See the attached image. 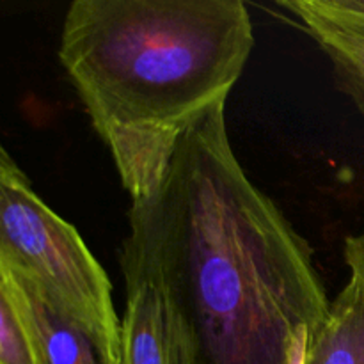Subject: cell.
<instances>
[{
	"label": "cell",
	"instance_id": "obj_1",
	"mask_svg": "<svg viewBox=\"0 0 364 364\" xmlns=\"http://www.w3.org/2000/svg\"><path fill=\"white\" fill-rule=\"evenodd\" d=\"M226 103L188 127L144 199L167 284L196 364H309L331 301L311 245L235 155Z\"/></svg>",
	"mask_w": 364,
	"mask_h": 364
},
{
	"label": "cell",
	"instance_id": "obj_6",
	"mask_svg": "<svg viewBox=\"0 0 364 364\" xmlns=\"http://www.w3.org/2000/svg\"><path fill=\"white\" fill-rule=\"evenodd\" d=\"M279 6L301 21L302 31L326 53L336 87L352 100L364 119V34L326 23L297 9L290 0H283Z\"/></svg>",
	"mask_w": 364,
	"mask_h": 364
},
{
	"label": "cell",
	"instance_id": "obj_5",
	"mask_svg": "<svg viewBox=\"0 0 364 364\" xmlns=\"http://www.w3.org/2000/svg\"><path fill=\"white\" fill-rule=\"evenodd\" d=\"M0 294L16 309L39 364H103L92 341L7 263H0Z\"/></svg>",
	"mask_w": 364,
	"mask_h": 364
},
{
	"label": "cell",
	"instance_id": "obj_2",
	"mask_svg": "<svg viewBox=\"0 0 364 364\" xmlns=\"http://www.w3.org/2000/svg\"><path fill=\"white\" fill-rule=\"evenodd\" d=\"M252 48L242 0H75L57 53L139 201L160 187L188 127L228 102Z\"/></svg>",
	"mask_w": 364,
	"mask_h": 364
},
{
	"label": "cell",
	"instance_id": "obj_7",
	"mask_svg": "<svg viewBox=\"0 0 364 364\" xmlns=\"http://www.w3.org/2000/svg\"><path fill=\"white\" fill-rule=\"evenodd\" d=\"M309 364H364V294L355 281L331 302Z\"/></svg>",
	"mask_w": 364,
	"mask_h": 364
},
{
	"label": "cell",
	"instance_id": "obj_8",
	"mask_svg": "<svg viewBox=\"0 0 364 364\" xmlns=\"http://www.w3.org/2000/svg\"><path fill=\"white\" fill-rule=\"evenodd\" d=\"M0 364H39L23 322L7 297L0 294Z\"/></svg>",
	"mask_w": 364,
	"mask_h": 364
},
{
	"label": "cell",
	"instance_id": "obj_3",
	"mask_svg": "<svg viewBox=\"0 0 364 364\" xmlns=\"http://www.w3.org/2000/svg\"><path fill=\"white\" fill-rule=\"evenodd\" d=\"M0 263L28 277L92 341L103 364H123L109 276L73 224L36 194L6 148L0 151Z\"/></svg>",
	"mask_w": 364,
	"mask_h": 364
},
{
	"label": "cell",
	"instance_id": "obj_4",
	"mask_svg": "<svg viewBox=\"0 0 364 364\" xmlns=\"http://www.w3.org/2000/svg\"><path fill=\"white\" fill-rule=\"evenodd\" d=\"M128 224L130 233L121 252L127 291L121 320L123 364H196L144 199L132 203Z\"/></svg>",
	"mask_w": 364,
	"mask_h": 364
},
{
	"label": "cell",
	"instance_id": "obj_10",
	"mask_svg": "<svg viewBox=\"0 0 364 364\" xmlns=\"http://www.w3.org/2000/svg\"><path fill=\"white\" fill-rule=\"evenodd\" d=\"M343 256L350 269V279L359 284L364 294V231L345 238Z\"/></svg>",
	"mask_w": 364,
	"mask_h": 364
},
{
	"label": "cell",
	"instance_id": "obj_9",
	"mask_svg": "<svg viewBox=\"0 0 364 364\" xmlns=\"http://www.w3.org/2000/svg\"><path fill=\"white\" fill-rule=\"evenodd\" d=\"M297 9L347 31L364 34V0H290Z\"/></svg>",
	"mask_w": 364,
	"mask_h": 364
}]
</instances>
